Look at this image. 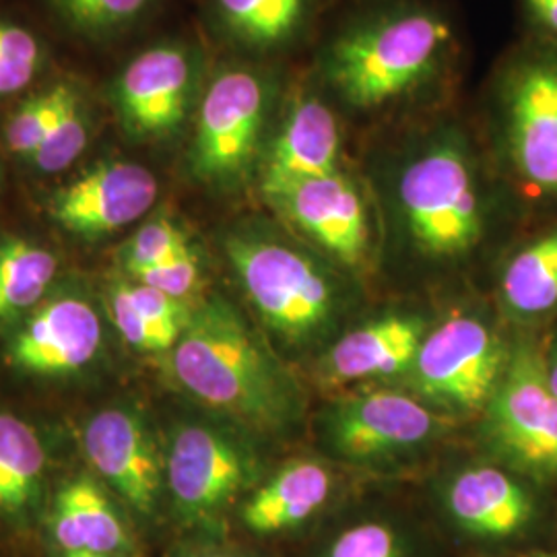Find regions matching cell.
<instances>
[{"instance_id": "obj_1", "label": "cell", "mask_w": 557, "mask_h": 557, "mask_svg": "<svg viewBox=\"0 0 557 557\" xmlns=\"http://www.w3.org/2000/svg\"><path fill=\"white\" fill-rule=\"evenodd\" d=\"M172 372L200 403L252 425H277L292 409L281 368L225 299L190 314L172 349Z\"/></svg>"}, {"instance_id": "obj_2", "label": "cell", "mask_w": 557, "mask_h": 557, "mask_svg": "<svg viewBox=\"0 0 557 557\" xmlns=\"http://www.w3.org/2000/svg\"><path fill=\"white\" fill-rule=\"evenodd\" d=\"M450 38V25L432 11L411 9L363 21L331 44L324 77L349 108L379 110L432 79Z\"/></svg>"}, {"instance_id": "obj_3", "label": "cell", "mask_w": 557, "mask_h": 557, "mask_svg": "<svg viewBox=\"0 0 557 557\" xmlns=\"http://www.w3.org/2000/svg\"><path fill=\"white\" fill-rule=\"evenodd\" d=\"M398 205L409 236L425 255H465L483 234L473 163L465 145L450 135L428 143L405 165Z\"/></svg>"}, {"instance_id": "obj_4", "label": "cell", "mask_w": 557, "mask_h": 557, "mask_svg": "<svg viewBox=\"0 0 557 557\" xmlns=\"http://www.w3.org/2000/svg\"><path fill=\"white\" fill-rule=\"evenodd\" d=\"M225 248L246 296L278 335L308 341L329 324L333 289L306 255L262 238L227 239Z\"/></svg>"}, {"instance_id": "obj_5", "label": "cell", "mask_w": 557, "mask_h": 557, "mask_svg": "<svg viewBox=\"0 0 557 557\" xmlns=\"http://www.w3.org/2000/svg\"><path fill=\"white\" fill-rule=\"evenodd\" d=\"M487 413L504 457L527 473L557 478V397L547 359L535 347L524 345L508 356Z\"/></svg>"}, {"instance_id": "obj_6", "label": "cell", "mask_w": 557, "mask_h": 557, "mask_svg": "<svg viewBox=\"0 0 557 557\" xmlns=\"http://www.w3.org/2000/svg\"><path fill=\"white\" fill-rule=\"evenodd\" d=\"M269 108L271 85L255 71L232 69L209 85L193 140V168L200 178H238L257 156Z\"/></svg>"}, {"instance_id": "obj_7", "label": "cell", "mask_w": 557, "mask_h": 557, "mask_svg": "<svg viewBox=\"0 0 557 557\" xmlns=\"http://www.w3.org/2000/svg\"><path fill=\"white\" fill-rule=\"evenodd\" d=\"M508 354L481 320L457 317L425 335L413 374L419 393L444 405L478 411L490 405Z\"/></svg>"}, {"instance_id": "obj_8", "label": "cell", "mask_w": 557, "mask_h": 557, "mask_svg": "<svg viewBox=\"0 0 557 557\" xmlns=\"http://www.w3.org/2000/svg\"><path fill=\"white\" fill-rule=\"evenodd\" d=\"M506 140L518 176L541 193H557V57L518 66L504 94Z\"/></svg>"}, {"instance_id": "obj_9", "label": "cell", "mask_w": 557, "mask_h": 557, "mask_svg": "<svg viewBox=\"0 0 557 557\" xmlns=\"http://www.w3.org/2000/svg\"><path fill=\"white\" fill-rule=\"evenodd\" d=\"M158 199V180L133 161H110L62 186L50 213L77 236L100 238L140 220Z\"/></svg>"}, {"instance_id": "obj_10", "label": "cell", "mask_w": 557, "mask_h": 557, "mask_svg": "<svg viewBox=\"0 0 557 557\" xmlns=\"http://www.w3.org/2000/svg\"><path fill=\"white\" fill-rule=\"evenodd\" d=\"M255 465L234 440L205 425L176 432L168 457V485L180 510L215 515L250 483Z\"/></svg>"}, {"instance_id": "obj_11", "label": "cell", "mask_w": 557, "mask_h": 557, "mask_svg": "<svg viewBox=\"0 0 557 557\" xmlns=\"http://www.w3.org/2000/svg\"><path fill=\"white\" fill-rule=\"evenodd\" d=\"M197 69L188 50L158 46L133 60L116 87L126 128L140 137H168L188 116Z\"/></svg>"}, {"instance_id": "obj_12", "label": "cell", "mask_w": 557, "mask_h": 557, "mask_svg": "<svg viewBox=\"0 0 557 557\" xmlns=\"http://www.w3.org/2000/svg\"><path fill=\"white\" fill-rule=\"evenodd\" d=\"M278 209L335 259L358 267L370 248L366 207L341 172L306 180L273 199Z\"/></svg>"}, {"instance_id": "obj_13", "label": "cell", "mask_w": 557, "mask_h": 557, "mask_svg": "<svg viewBox=\"0 0 557 557\" xmlns=\"http://www.w3.org/2000/svg\"><path fill=\"white\" fill-rule=\"evenodd\" d=\"M85 455L101 478L143 515H151L161 487L158 450L145 425L124 409H106L83 436Z\"/></svg>"}, {"instance_id": "obj_14", "label": "cell", "mask_w": 557, "mask_h": 557, "mask_svg": "<svg viewBox=\"0 0 557 557\" xmlns=\"http://www.w3.org/2000/svg\"><path fill=\"white\" fill-rule=\"evenodd\" d=\"M101 322L96 310L77 298L41 306L11 345L13 363L32 374L60 376L85 368L100 351Z\"/></svg>"}, {"instance_id": "obj_15", "label": "cell", "mask_w": 557, "mask_h": 557, "mask_svg": "<svg viewBox=\"0 0 557 557\" xmlns=\"http://www.w3.org/2000/svg\"><path fill=\"white\" fill-rule=\"evenodd\" d=\"M341 133L333 110L314 96L292 101L262 172V193L277 199L306 180L337 172Z\"/></svg>"}, {"instance_id": "obj_16", "label": "cell", "mask_w": 557, "mask_h": 557, "mask_svg": "<svg viewBox=\"0 0 557 557\" xmlns=\"http://www.w3.org/2000/svg\"><path fill=\"white\" fill-rule=\"evenodd\" d=\"M438 419L416 398L379 391L347 400L331 419V438L341 455L379 457L430 438Z\"/></svg>"}, {"instance_id": "obj_17", "label": "cell", "mask_w": 557, "mask_h": 557, "mask_svg": "<svg viewBox=\"0 0 557 557\" xmlns=\"http://www.w3.org/2000/svg\"><path fill=\"white\" fill-rule=\"evenodd\" d=\"M448 508L465 531L479 537H510L533 517L524 487L494 467L462 471L450 485Z\"/></svg>"}, {"instance_id": "obj_18", "label": "cell", "mask_w": 557, "mask_h": 557, "mask_svg": "<svg viewBox=\"0 0 557 557\" xmlns=\"http://www.w3.org/2000/svg\"><path fill=\"white\" fill-rule=\"evenodd\" d=\"M425 338L423 322L409 317H388L359 326L338 341L326 368L337 380L391 376L413 366Z\"/></svg>"}, {"instance_id": "obj_19", "label": "cell", "mask_w": 557, "mask_h": 557, "mask_svg": "<svg viewBox=\"0 0 557 557\" xmlns=\"http://www.w3.org/2000/svg\"><path fill=\"white\" fill-rule=\"evenodd\" d=\"M333 487L331 473L317 460H296L269 479L242 508L255 535H277L314 517Z\"/></svg>"}, {"instance_id": "obj_20", "label": "cell", "mask_w": 557, "mask_h": 557, "mask_svg": "<svg viewBox=\"0 0 557 557\" xmlns=\"http://www.w3.org/2000/svg\"><path fill=\"white\" fill-rule=\"evenodd\" d=\"M52 533L69 552L110 556L128 549L131 541L116 510L89 479L69 483L57 498Z\"/></svg>"}, {"instance_id": "obj_21", "label": "cell", "mask_w": 557, "mask_h": 557, "mask_svg": "<svg viewBox=\"0 0 557 557\" xmlns=\"http://www.w3.org/2000/svg\"><path fill=\"white\" fill-rule=\"evenodd\" d=\"M502 296L518 317H541L557 308V230L535 239L510 260Z\"/></svg>"}, {"instance_id": "obj_22", "label": "cell", "mask_w": 557, "mask_h": 557, "mask_svg": "<svg viewBox=\"0 0 557 557\" xmlns=\"http://www.w3.org/2000/svg\"><path fill=\"white\" fill-rule=\"evenodd\" d=\"M46 453L32 425L0 413V510L20 512L40 487Z\"/></svg>"}, {"instance_id": "obj_23", "label": "cell", "mask_w": 557, "mask_h": 557, "mask_svg": "<svg viewBox=\"0 0 557 557\" xmlns=\"http://www.w3.org/2000/svg\"><path fill=\"white\" fill-rule=\"evenodd\" d=\"M57 257L27 239L0 244V320L13 319L40 301L57 275Z\"/></svg>"}, {"instance_id": "obj_24", "label": "cell", "mask_w": 557, "mask_h": 557, "mask_svg": "<svg viewBox=\"0 0 557 557\" xmlns=\"http://www.w3.org/2000/svg\"><path fill=\"white\" fill-rule=\"evenodd\" d=\"M227 29L252 46L289 40L306 17V0H218Z\"/></svg>"}, {"instance_id": "obj_25", "label": "cell", "mask_w": 557, "mask_h": 557, "mask_svg": "<svg viewBox=\"0 0 557 557\" xmlns=\"http://www.w3.org/2000/svg\"><path fill=\"white\" fill-rule=\"evenodd\" d=\"M71 91V85L60 83L41 94H36L17 108V112H13V116L4 126L7 147L17 156L32 158V153L38 149V145L59 119Z\"/></svg>"}, {"instance_id": "obj_26", "label": "cell", "mask_w": 557, "mask_h": 557, "mask_svg": "<svg viewBox=\"0 0 557 557\" xmlns=\"http://www.w3.org/2000/svg\"><path fill=\"white\" fill-rule=\"evenodd\" d=\"M87 139V116L83 112L79 94L73 89L59 119L32 153V161L44 174H59L85 151Z\"/></svg>"}, {"instance_id": "obj_27", "label": "cell", "mask_w": 557, "mask_h": 557, "mask_svg": "<svg viewBox=\"0 0 557 557\" xmlns=\"http://www.w3.org/2000/svg\"><path fill=\"white\" fill-rule=\"evenodd\" d=\"M40 44L20 25L0 21V98L27 87L40 69Z\"/></svg>"}, {"instance_id": "obj_28", "label": "cell", "mask_w": 557, "mask_h": 557, "mask_svg": "<svg viewBox=\"0 0 557 557\" xmlns=\"http://www.w3.org/2000/svg\"><path fill=\"white\" fill-rule=\"evenodd\" d=\"M186 234L180 230L174 221H149L140 227L126 246V267L133 275H139L143 271L158 267L165 260L174 259L182 252L190 250Z\"/></svg>"}, {"instance_id": "obj_29", "label": "cell", "mask_w": 557, "mask_h": 557, "mask_svg": "<svg viewBox=\"0 0 557 557\" xmlns=\"http://www.w3.org/2000/svg\"><path fill=\"white\" fill-rule=\"evenodd\" d=\"M110 301H112V314L116 320L120 335L128 345L137 347L140 351L174 349L178 338L168 335L165 331H161L160 326H156L153 322L145 319L139 310L131 304V299L126 298L122 285L112 292Z\"/></svg>"}, {"instance_id": "obj_30", "label": "cell", "mask_w": 557, "mask_h": 557, "mask_svg": "<svg viewBox=\"0 0 557 557\" xmlns=\"http://www.w3.org/2000/svg\"><path fill=\"white\" fill-rule=\"evenodd\" d=\"M326 557H407L395 531L380 522L347 529L331 545Z\"/></svg>"}, {"instance_id": "obj_31", "label": "cell", "mask_w": 557, "mask_h": 557, "mask_svg": "<svg viewBox=\"0 0 557 557\" xmlns=\"http://www.w3.org/2000/svg\"><path fill=\"white\" fill-rule=\"evenodd\" d=\"M122 287H124L126 298L131 299V304L139 310L145 319L153 322L156 326H160L161 331H165L168 335L182 337V333L190 320V314H193L182 299L172 298L160 289H153L143 283L122 285Z\"/></svg>"}, {"instance_id": "obj_32", "label": "cell", "mask_w": 557, "mask_h": 557, "mask_svg": "<svg viewBox=\"0 0 557 557\" xmlns=\"http://www.w3.org/2000/svg\"><path fill=\"white\" fill-rule=\"evenodd\" d=\"M60 11L81 27L106 29L135 20L149 0H54Z\"/></svg>"}, {"instance_id": "obj_33", "label": "cell", "mask_w": 557, "mask_h": 557, "mask_svg": "<svg viewBox=\"0 0 557 557\" xmlns=\"http://www.w3.org/2000/svg\"><path fill=\"white\" fill-rule=\"evenodd\" d=\"M135 277L143 285L160 289L172 298L184 299L186 296H190L199 285V259H197L195 250L190 248L174 259L165 260L158 267L143 271Z\"/></svg>"}, {"instance_id": "obj_34", "label": "cell", "mask_w": 557, "mask_h": 557, "mask_svg": "<svg viewBox=\"0 0 557 557\" xmlns=\"http://www.w3.org/2000/svg\"><path fill=\"white\" fill-rule=\"evenodd\" d=\"M527 7L537 25L549 34H557V0H527Z\"/></svg>"}, {"instance_id": "obj_35", "label": "cell", "mask_w": 557, "mask_h": 557, "mask_svg": "<svg viewBox=\"0 0 557 557\" xmlns=\"http://www.w3.org/2000/svg\"><path fill=\"white\" fill-rule=\"evenodd\" d=\"M547 376H549V384H552L557 397V349L552 359L547 361Z\"/></svg>"}, {"instance_id": "obj_36", "label": "cell", "mask_w": 557, "mask_h": 557, "mask_svg": "<svg viewBox=\"0 0 557 557\" xmlns=\"http://www.w3.org/2000/svg\"><path fill=\"white\" fill-rule=\"evenodd\" d=\"M66 557H108L101 556V554H91V552H69Z\"/></svg>"}, {"instance_id": "obj_37", "label": "cell", "mask_w": 557, "mask_h": 557, "mask_svg": "<svg viewBox=\"0 0 557 557\" xmlns=\"http://www.w3.org/2000/svg\"><path fill=\"white\" fill-rule=\"evenodd\" d=\"M199 557H236V556H220V554H215V556H199Z\"/></svg>"}]
</instances>
